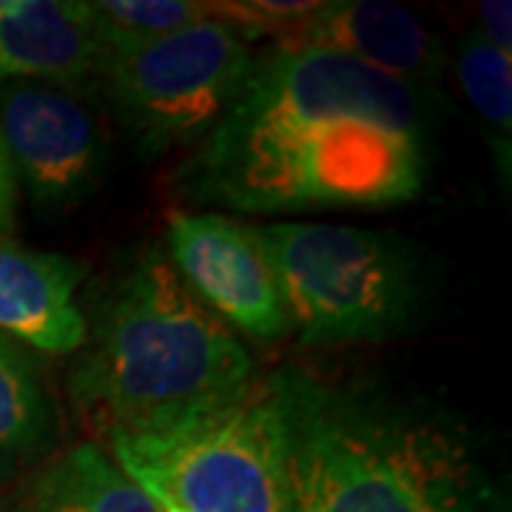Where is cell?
I'll use <instances>...</instances> for the list:
<instances>
[{
    "label": "cell",
    "instance_id": "ba28073f",
    "mask_svg": "<svg viewBox=\"0 0 512 512\" xmlns=\"http://www.w3.org/2000/svg\"><path fill=\"white\" fill-rule=\"evenodd\" d=\"M0 140L37 208L66 211L92 194L103 174V131L83 94L46 83L0 86Z\"/></svg>",
    "mask_w": 512,
    "mask_h": 512
},
{
    "label": "cell",
    "instance_id": "52a82bcc",
    "mask_svg": "<svg viewBox=\"0 0 512 512\" xmlns=\"http://www.w3.org/2000/svg\"><path fill=\"white\" fill-rule=\"evenodd\" d=\"M165 254L228 330L256 342H276L291 330L256 225L217 211H177L168 217Z\"/></svg>",
    "mask_w": 512,
    "mask_h": 512
},
{
    "label": "cell",
    "instance_id": "e0dca14e",
    "mask_svg": "<svg viewBox=\"0 0 512 512\" xmlns=\"http://www.w3.org/2000/svg\"><path fill=\"white\" fill-rule=\"evenodd\" d=\"M15 197H18V183H15V171L9 163V154L0 140V234H6L12 228L15 217Z\"/></svg>",
    "mask_w": 512,
    "mask_h": 512
},
{
    "label": "cell",
    "instance_id": "30bf717a",
    "mask_svg": "<svg viewBox=\"0 0 512 512\" xmlns=\"http://www.w3.org/2000/svg\"><path fill=\"white\" fill-rule=\"evenodd\" d=\"M100 66L89 0H0V86L29 80L86 97Z\"/></svg>",
    "mask_w": 512,
    "mask_h": 512
},
{
    "label": "cell",
    "instance_id": "4fadbf2b",
    "mask_svg": "<svg viewBox=\"0 0 512 512\" xmlns=\"http://www.w3.org/2000/svg\"><path fill=\"white\" fill-rule=\"evenodd\" d=\"M55 424V402L32 350L0 333V467L40 456L55 436Z\"/></svg>",
    "mask_w": 512,
    "mask_h": 512
},
{
    "label": "cell",
    "instance_id": "2e32d148",
    "mask_svg": "<svg viewBox=\"0 0 512 512\" xmlns=\"http://www.w3.org/2000/svg\"><path fill=\"white\" fill-rule=\"evenodd\" d=\"M476 29L498 55L512 60V3L510 0H481Z\"/></svg>",
    "mask_w": 512,
    "mask_h": 512
},
{
    "label": "cell",
    "instance_id": "7a4b0ae2",
    "mask_svg": "<svg viewBox=\"0 0 512 512\" xmlns=\"http://www.w3.org/2000/svg\"><path fill=\"white\" fill-rule=\"evenodd\" d=\"M293 512H507L476 436L379 382L276 370Z\"/></svg>",
    "mask_w": 512,
    "mask_h": 512
},
{
    "label": "cell",
    "instance_id": "8fae6325",
    "mask_svg": "<svg viewBox=\"0 0 512 512\" xmlns=\"http://www.w3.org/2000/svg\"><path fill=\"white\" fill-rule=\"evenodd\" d=\"M83 279L77 259L0 239V333L37 353H77L86 339V313L77 305Z\"/></svg>",
    "mask_w": 512,
    "mask_h": 512
},
{
    "label": "cell",
    "instance_id": "6da1fadb",
    "mask_svg": "<svg viewBox=\"0 0 512 512\" xmlns=\"http://www.w3.org/2000/svg\"><path fill=\"white\" fill-rule=\"evenodd\" d=\"M427 103L430 92L350 57L274 46L180 165V194L234 214L416 200L430 163Z\"/></svg>",
    "mask_w": 512,
    "mask_h": 512
},
{
    "label": "cell",
    "instance_id": "9a60e30c",
    "mask_svg": "<svg viewBox=\"0 0 512 512\" xmlns=\"http://www.w3.org/2000/svg\"><path fill=\"white\" fill-rule=\"evenodd\" d=\"M94 29L103 52H120L137 43L188 29L214 18V3L202 0H94Z\"/></svg>",
    "mask_w": 512,
    "mask_h": 512
},
{
    "label": "cell",
    "instance_id": "277c9868",
    "mask_svg": "<svg viewBox=\"0 0 512 512\" xmlns=\"http://www.w3.org/2000/svg\"><path fill=\"white\" fill-rule=\"evenodd\" d=\"M256 228L302 345L379 342L410 328L424 305L419 262L393 234L302 220Z\"/></svg>",
    "mask_w": 512,
    "mask_h": 512
},
{
    "label": "cell",
    "instance_id": "9c48e42d",
    "mask_svg": "<svg viewBox=\"0 0 512 512\" xmlns=\"http://www.w3.org/2000/svg\"><path fill=\"white\" fill-rule=\"evenodd\" d=\"M285 49H322L350 57L421 92L439 86L447 69L441 37L413 9L384 0L319 3Z\"/></svg>",
    "mask_w": 512,
    "mask_h": 512
},
{
    "label": "cell",
    "instance_id": "ac0fdd59",
    "mask_svg": "<svg viewBox=\"0 0 512 512\" xmlns=\"http://www.w3.org/2000/svg\"><path fill=\"white\" fill-rule=\"evenodd\" d=\"M151 498H154V495H151ZM154 501H157V507H160V512H183V510H180V507H174L171 501H165V498H154Z\"/></svg>",
    "mask_w": 512,
    "mask_h": 512
},
{
    "label": "cell",
    "instance_id": "5bb4252c",
    "mask_svg": "<svg viewBox=\"0 0 512 512\" xmlns=\"http://www.w3.org/2000/svg\"><path fill=\"white\" fill-rule=\"evenodd\" d=\"M456 74L467 103L484 123L495 168L507 185L512 154V60L498 55L476 26H470L458 40Z\"/></svg>",
    "mask_w": 512,
    "mask_h": 512
},
{
    "label": "cell",
    "instance_id": "5b68a950",
    "mask_svg": "<svg viewBox=\"0 0 512 512\" xmlns=\"http://www.w3.org/2000/svg\"><path fill=\"white\" fill-rule=\"evenodd\" d=\"M106 450L148 495L183 512H293L276 373L171 430L111 439Z\"/></svg>",
    "mask_w": 512,
    "mask_h": 512
},
{
    "label": "cell",
    "instance_id": "3957f363",
    "mask_svg": "<svg viewBox=\"0 0 512 512\" xmlns=\"http://www.w3.org/2000/svg\"><path fill=\"white\" fill-rule=\"evenodd\" d=\"M254 376L242 339L188 291L163 245H151L86 319L66 390L106 444L171 430Z\"/></svg>",
    "mask_w": 512,
    "mask_h": 512
},
{
    "label": "cell",
    "instance_id": "8992f818",
    "mask_svg": "<svg viewBox=\"0 0 512 512\" xmlns=\"http://www.w3.org/2000/svg\"><path fill=\"white\" fill-rule=\"evenodd\" d=\"M259 52L211 18L171 35L103 52L94 92L146 157L194 148L242 92Z\"/></svg>",
    "mask_w": 512,
    "mask_h": 512
},
{
    "label": "cell",
    "instance_id": "7c38bea8",
    "mask_svg": "<svg viewBox=\"0 0 512 512\" xmlns=\"http://www.w3.org/2000/svg\"><path fill=\"white\" fill-rule=\"evenodd\" d=\"M9 512H160L157 501L97 444H74L20 487Z\"/></svg>",
    "mask_w": 512,
    "mask_h": 512
}]
</instances>
